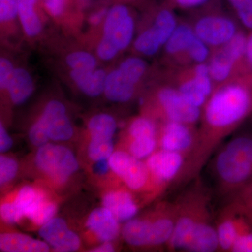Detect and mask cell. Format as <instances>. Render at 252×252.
<instances>
[{
  "label": "cell",
  "instance_id": "43",
  "mask_svg": "<svg viewBox=\"0 0 252 252\" xmlns=\"http://www.w3.org/2000/svg\"><path fill=\"white\" fill-rule=\"evenodd\" d=\"M46 11L54 17H59L67 9L69 0H43Z\"/></svg>",
  "mask_w": 252,
  "mask_h": 252
},
{
  "label": "cell",
  "instance_id": "6",
  "mask_svg": "<svg viewBox=\"0 0 252 252\" xmlns=\"http://www.w3.org/2000/svg\"><path fill=\"white\" fill-rule=\"evenodd\" d=\"M148 102L150 112L160 122H177L197 125L202 109L189 103L179 91L162 77Z\"/></svg>",
  "mask_w": 252,
  "mask_h": 252
},
{
  "label": "cell",
  "instance_id": "15",
  "mask_svg": "<svg viewBox=\"0 0 252 252\" xmlns=\"http://www.w3.org/2000/svg\"><path fill=\"white\" fill-rule=\"evenodd\" d=\"M39 120L47 131L50 140L66 141L72 137L73 127L62 102L52 100L46 104Z\"/></svg>",
  "mask_w": 252,
  "mask_h": 252
},
{
  "label": "cell",
  "instance_id": "39",
  "mask_svg": "<svg viewBox=\"0 0 252 252\" xmlns=\"http://www.w3.org/2000/svg\"><path fill=\"white\" fill-rule=\"evenodd\" d=\"M0 212L2 220L9 223H17L24 217L23 212L14 202L1 205Z\"/></svg>",
  "mask_w": 252,
  "mask_h": 252
},
{
  "label": "cell",
  "instance_id": "5",
  "mask_svg": "<svg viewBox=\"0 0 252 252\" xmlns=\"http://www.w3.org/2000/svg\"><path fill=\"white\" fill-rule=\"evenodd\" d=\"M162 77L175 86L189 103L201 109L215 88L207 63L164 69Z\"/></svg>",
  "mask_w": 252,
  "mask_h": 252
},
{
  "label": "cell",
  "instance_id": "2",
  "mask_svg": "<svg viewBox=\"0 0 252 252\" xmlns=\"http://www.w3.org/2000/svg\"><path fill=\"white\" fill-rule=\"evenodd\" d=\"M176 201L178 213L167 248L170 251H218V237L216 225L212 221L208 190L198 182Z\"/></svg>",
  "mask_w": 252,
  "mask_h": 252
},
{
  "label": "cell",
  "instance_id": "30",
  "mask_svg": "<svg viewBox=\"0 0 252 252\" xmlns=\"http://www.w3.org/2000/svg\"><path fill=\"white\" fill-rule=\"evenodd\" d=\"M247 32L252 31V0H225Z\"/></svg>",
  "mask_w": 252,
  "mask_h": 252
},
{
  "label": "cell",
  "instance_id": "9",
  "mask_svg": "<svg viewBox=\"0 0 252 252\" xmlns=\"http://www.w3.org/2000/svg\"><path fill=\"white\" fill-rule=\"evenodd\" d=\"M212 173L220 195L231 198L252 179V164L224 147L212 160Z\"/></svg>",
  "mask_w": 252,
  "mask_h": 252
},
{
  "label": "cell",
  "instance_id": "8",
  "mask_svg": "<svg viewBox=\"0 0 252 252\" xmlns=\"http://www.w3.org/2000/svg\"><path fill=\"white\" fill-rule=\"evenodd\" d=\"M148 69V64L142 58H126L117 69L107 74L104 90L106 97L114 102H129L135 95Z\"/></svg>",
  "mask_w": 252,
  "mask_h": 252
},
{
  "label": "cell",
  "instance_id": "27",
  "mask_svg": "<svg viewBox=\"0 0 252 252\" xmlns=\"http://www.w3.org/2000/svg\"><path fill=\"white\" fill-rule=\"evenodd\" d=\"M230 252H252V224L240 215L236 238Z\"/></svg>",
  "mask_w": 252,
  "mask_h": 252
},
{
  "label": "cell",
  "instance_id": "40",
  "mask_svg": "<svg viewBox=\"0 0 252 252\" xmlns=\"http://www.w3.org/2000/svg\"><path fill=\"white\" fill-rule=\"evenodd\" d=\"M119 53L121 51L112 41L102 36L97 48V54L99 59L109 61L115 58Z\"/></svg>",
  "mask_w": 252,
  "mask_h": 252
},
{
  "label": "cell",
  "instance_id": "48",
  "mask_svg": "<svg viewBox=\"0 0 252 252\" xmlns=\"http://www.w3.org/2000/svg\"><path fill=\"white\" fill-rule=\"evenodd\" d=\"M91 252H114V248L109 242H104V244L97 248L92 249Z\"/></svg>",
  "mask_w": 252,
  "mask_h": 252
},
{
  "label": "cell",
  "instance_id": "37",
  "mask_svg": "<svg viewBox=\"0 0 252 252\" xmlns=\"http://www.w3.org/2000/svg\"><path fill=\"white\" fill-rule=\"evenodd\" d=\"M18 163L11 158L1 156L0 157V183L1 185L13 180L18 172Z\"/></svg>",
  "mask_w": 252,
  "mask_h": 252
},
{
  "label": "cell",
  "instance_id": "25",
  "mask_svg": "<svg viewBox=\"0 0 252 252\" xmlns=\"http://www.w3.org/2000/svg\"><path fill=\"white\" fill-rule=\"evenodd\" d=\"M230 199L228 206L252 224V179Z\"/></svg>",
  "mask_w": 252,
  "mask_h": 252
},
{
  "label": "cell",
  "instance_id": "32",
  "mask_svg": "<svg viewBox=\"0 0 252 252\" xmlns=\"http://www.w3.org/2000/svg\"><path fill=\"white\" fill-rule=\"evenodd\" d=\"M112 139L91 137L89 147V157L94 161L109 159L113 154Z\"/></svg>",
  "mask_w": 252,
  "mask_h": 252
},
{
  "label": "cell",
  "instance_id": "13",
  "mask_svg": "<svg viewBox=\"0 0 252 252\" xmlns=\"http://www.w3.org/2000/svg\"><path fill=\"white\" fill-rule=\"evenodd\" d=\"M109 162L112 171L119 176L131 190H142L150 182H153L154 185L146 162L134 157L128 152L123 151L113 152L109 158Z\"/></svg>",
  "mask_w": 252,
  "mask_h": 252
},
{
  "label": "cell",
  "instance_id": "19",
  "mask_svg": "<svg viewBox=\"0 0 252 252\" xmlns=\"http://www.w3.org/2000/svg\"><path fill=\"white\" fill-rule=\"evenodd\" d=\"M239 215L228 205L223 211L216 223L219 250L230 252L236 238Z\"/></svg>",
  "mask_w": 252,
  "mask_h": 252
},
{
  "label": "cell",
  "instance_id": "38",
  "mask_svg": "<svg viewBox=\"0 0 252 252\" xmlns=\"http://www.w3.org/2000/svg\"><path fill=\"white\" fill-rule=\"evenodd\" d=\"M29 138L32 144L36 147H40L49 142L50 138L47 131L39 119L32 126L29 132Z\"/></svg>",
  "mask_w": 252,
  "mask_h": 252
},
{
  "label": "cell",
  "instance_id": "4",
  "mask_svg": "<svg viewBox=\"0 0 252 252\" xmlns=\"http://www.w3.org/2000/svg\"><path fill=\"white\" fill-rule=\"evenodd\" d=\"M161 53L164 69H174L207 63L212 49L199 39L188 20L182 15Z\"/></svg>",
  "mask_w": 252,
  "mask_h": 252
},
{
  "label": "cell",
  "instance_id": "34",
  "mask_svg": "<svg viewBox=\"0 0 252 252\" xmlns=\"http://www.w3.org/2000/svg\"><path fill=\"white\" fill-rule=\"evenodd\" d=\"M66 63L72 70H94L97 67L95 58L85 51L71 53L66 57Z\"/></svg>",
  "mask_w": 252,
  "mask_h": 252
},
{
  "label": "cell",
  "instance_id": "11",
  "mask_svg": "<svg viewBox=\"0 0 252 252\" xmlns=\"http://www.w3.org/2000/svg\"><path fill=\"white\" fill-rule=\"evenodd\" d=\"M135 16L129 5H113L104 20L103 36L112 41L119 51H125L133 43Z\"/></svg>",
  "mask_w": 252,
  "mask_h": 252
},
{
  "label": "cell",
  "instance_id": "16",
  "mask_svg": "<svg viewBox=\"0 0 252 252\" xmlns=\"http://www.w3.org/2000/svg\"><path fill=\"white\" fill-rule=\"evenodd\" d=\"M39 235L56 251H77L80 247V239L69 230L65 220L61 218H53L41 225Z\"/></svg>",
  "mask_w": 252,
  "mask_h": 252
},
{
  "label": "cell",
  "instance_id": "26",
  "mask_svg": "<svg viewBox=\"0 0 252 252\" xmlns=\"http://www.w3.org/2000/svg\"><path fill=\"white\" fill-rule=\"evenodd\" d=\"M117 127L115 119L107 114H97L89 123L91 137L112 139Z\"/></svg>",
  "mask_w": 252,
  "mask_h": 252
},
{
  "label": "cell",
  "instance_id": "35",
  "mask_svg": "<svg viewBox=\"0 0 252 252\" xmlns=\"http://www.w3.org/2000/svg\"><path fill=\"white\" fill-rule=\"evenodd\" d=\"M56 210V205L54 203L47 201L44 198L33 209L28 218L36 225H43L54 218Z\"/></svg>",
  "mask_w": 252,
  "mask_h": 252
},
{
  "label": "cell",
  "instance_id": "14",
  "mask_svg": "<svg viewBox=\"0 0 252 252\" xmlns=\"http://www.w3.org/2000/svg\"><path fill=\"white\" fill-rule=\"evenodd\" d=\"M187 156L179 152L158 149L148 157L146 163L156 187L165 189L176 183L185 166Z\"/></svg>",
  "mask_w": 252,
  "mask_h": 252
},
{
  "label": "cell",
  "instance_id": "3",
  "mask_svg": "<svg viewBox=\"0 0 252 252\" xmlns=\"http://www.w3.org/2000/svg\"><path fill=\"white\" fill-rule=\"evenodd\" d=\"M183 16L199 39L212 50L224 45L243 30L225 0H211Z\"/></svg>",
  "mask_w": 252,
  "mask_h": 252
},
{
  "label": "cell",
  "instance_id": "41",
  "mask_svg": "<svg viewBox=\"0 0 252 252\" xmlns=\"http://www.w3.org/2000/svg\"><path fill=\"white\" fill-rule=\"evenodd\" d=\"M18 16L16 0H0V20L1 23L13 21Z\"/></svg>",
  "mask_w": 252,
  "mask_h": 252
},
{
  "label": "cell",
  "instance_id": "49",
  "mask_svg": "<svg viewBox=\"0 0 252 252\" xmlns=\"http://www.w3.org/2000/svg\"><path fill=\"white\" fill-rule=\"evenodd\" d=\"M120 4H133V3L143 2L144 0H117Z\"/></svg>",
  "mask_w": 252,
  "mask_h": 252
},
{
  "label": "cell",
  "instance_id": "33",
  "mask_svg": "<svg viewBox=\"0 0 252 252\" xmlns=\"http://www.w3.org/2000/svg\"><path fill=\"white\" fill-rule=\"evenodd\" d=\"M158 147L157 137H140L131 139L129 154L138 159L149 157Z\"/></svg>",
  "mask_w": 252,
  "mask_h": 252
},
{
  "label": "cell",
  "instance_id": "7",
  "mask_svg": "<svg viewBox=\"0 0 252 252\" xmlns=\"http://www.w3.org/2000/svg\"><path fill=\"white\" fill-rule=\"evenodd\" d=\"M246 40L247 32L243 30L224 45L212 50L207 65L215 86L252 72L247 67L245 59Z\"/></svg>",
  "mask_w": 252,
  "mask_h": 252
},
{
  "label": "cell",
  "instance_id": "12",
  "mask_svg": "<svg viewBox=\"0 0 252 252\" xmlns=\"http://www.w3.org/2000/svg\"><path fill=\"white\" fill-rule=\"evenodd\" d=\"M198 139L197 125L166 122H160V126H158L157 143L159 149L179 152L188 157L195 148Z\"/></svg>",
  "mask_w": 252,
  "mask_h": 252
},
{
  "label": "cell",
  "instance_id": "50",
  "mask_svg": "<svg viewBox=\"0 0 252 252\" xmlns=\"http://www.w3.org/2000/svg\"><path fill=\"white\" fill-rule=\"evenodd\" d=\"M79 2H85V1H88V0H78Z\"/></svg>",
  "mask_w": 252,
  "mask_h": 252
},
{
  "label": "cell",
  "instance_id": "44",
  "mask_svg": "<svg viewBox=\"0 0 252 252\" xmlns=\"http://www.w3.org/2000/svg\"><path fill=\"white\" fill-rule=\"evenodd\" d=\"M13 140L8 134L4 126L0 125V152L1 153L8 152L12 147Z\"/></svg>",
  "mask_w": 252,
  "mask_h": 252
},
{
  "label": "cell",
  "instance_id": "42",
  "mask_svg": "<svg viewBox=\"0 0 252 252\" xmlns=\"http://www.w3.org/2000/svg\"><path fill=\"white\" fill-rule=\"evenodd\" d=\"M14 70V66L9 59L1 58L0 59V87L1 89H7Z\"/></svg>",
  "mask_w": 252,
  "mask_h": 252
},
{
  "label": "cell",
  "instance_id": "47",
  "mask_svg": "<svg viewBox=\"0 0 252 252\" xmlns=\"http://www.w3.org/2000/svg\"><path fill=\"white\" fill-rule=\"evenodd\" d=\"M107 11H108L107 9H101L94 13V14L91 15L90 18H89V21H90L91 24H99L105 18L106 16H107Z\"/></svg>",
  "mask_w": 252,
  "mask_h": 252
},
{
  "label": "cell",
  "instance_id": "17",
  "mask_svg": "<svg viewBox=\"0 0 252 252\" xmlns=\"http://www.w3.org/2000/svg\"><path fill=\"white\" fill-rule=\"evenodd\" d=\"M87 227L103 242H110L119 233V220L106 207H99L91 212Z\"/></svg>",
  "mask_w": 252,
  "mask_h": 252
},
{
  "label": "cell",
  "instance_id": "10",
  "mask_svg": "<svg viewBox=\"0 0 252 252\" xmlns=\"http://www.w3.org/2000/svg\"><path fill=\"white\" fill-rule=\"evenodd\" d=\"M38 168L59 182H64L77 172L79 164L74 154L57 144H46L39 147L36 154Z\"/></svg>",
  "mask_w": 252,
  "mask_h": 252
},
{
  "label": "cell",
  "instance_id": "24",
  "mask_svg": "<svg viewBox=\"0 0 252 252\" xmlns=\"http://www.w3.org/2000/svg\"><path fill=\"white\" fill-rule=\"evenodd\" d=\"M6 90L14 104H23L31 97L34 90L32 78L26 69L16 68Z\"/></svg>",
  "mask_w": 252,
  "mask_h": 252
},
{
  "label": "cell",
  "instance_id": "36",
  "mask_svg": "<svg viewBox=\"0 0 252 252\" xmlns=\"http://www.w3.org/2000/svg\"><path fill=\"white\" fill-rule=\"evenodd\" d=\"M160 1L177 12L180 11L182 14H186L202 7L211 0H160Z\"/></svg>",
  "mask_w": 252,
  "mask_h": 252
},
{
  "label": "cell",
  "instance_id": "18",
  "mask_svg": "<svg viewBox=\"0 0 252 252\" xmlns=\"http://www.w3.org/2000/svg\"><path fill=\"white\" fill-rule=\"evenodd\" d=\"M103 205L119 221H127L133 218L138 211L133 196L126 190H117L106 194Z\"/></svg>",
  "mask_w": 252,
  "mask_h": 252
},
{
  "label": "cell",
  "instance_id": "23",
  "mask_svg": "<svg viewBox=\"0 0 252 252\" xmlns=\"http://www.w3.org/2000/svg\"><path fill=\"white\" fill-rule=\"evenodd\" d=\"M18 17L23 31L28 36L38 35L42 30L39 8L43 0H16Z\"/></svg>",
  "mask_w": 252,
  "mask_h": 252
},
{
  "label": "cell",
  "instance_id": "21",
  "mask_svg": "<svg viewBox=\"0 0 252 252\" xmlns=\"http://www.w3.org/2000/svg\"><path fill=\"white\" fill-rule=\"evenodd\" d=\"M0 249L6 252H45L49 251L46 242L20 234L3 233L0 236Z\"/></svg>",
  "mask_w": 252,
  "mask_h": 252
},
{
  "label": "cell",
  "instance_id": "1",
  "mask_svg": "<svg viewBox=\"0 0 252 252\" xmlns=\"http://www.w3.org/2000/svg\"><path fill=\"white\" fill-rule=\"evenodd\" d=\"M252 115V72L215 86L202 109L198 142L176 184L198 177L220 144Z\"/></svg>",
  "mask_w": 252,
  "mask_h": 252
},
{
  "label": "cell",
  "instance_id": "28",
  "mask_svg": "<svg viewBox=\"0 0 252 252\" xmlns=\"http://www.w3.org/2000/svg\"><path fill=\"white\" fill-rule=\"evenodd\" d=\"M130 139L140 137H157L158 126L154 119L147 116L136 117L131 122L127 128Z\"/></svg>",
  "mask_w": 252,
  "mask_h": 252
},
{
  "label": "cell",
  "instance_id": "22",
  "mask_svg": "<svg viewBox=\"0 0 252 252\" xmlns=\"http://www.w3.org/2000/svg\"><path fill=\"white\" fill-rule=\"evenodd\" d=\"M107 74L102 69L72 70L70 77L81 92L90 97H97L104 92Z\"/></svg>",
  "mask_w": 252,
  "mask_h": 252
},
{
  "label": "cell",
  "instance_id": "20",
  "mask_svg": "<svg viewBox=\"0 0 252 252\" xmlns=\"http://www.w3.org/2000/svg\"><path fill=\"white\" fill-rule=\"evenodd\" d=\"M152 220L153 217L127 220L122 230L123 237L126 243L134 247H150Z\"/></svg>",
  "mask_w": 252,
  "mask_h": 252
},
{
  "label": "cell",
  "instance_id": "45",
  "mask_svg": "<svg viewBox=\"0 0 252 252\" xmlns=\"http://www.w3.org/2000/svg\"><path fill=\"white\" fill-rule=\"evenodd\" d=\"M245 59L249 71L252 72V31L247 32Z\"/></svg>",
  "mask_w": 252,
  "mask_h": 252
},
{
  "label": "cell",
  "instance_id": "46",
  "mask_svg": "<svg viewBox=\"0 0 252 252\" xmlns=\"http://www.w3.org/2000/svg\"><path fill=\"white\" fill-rule=\"evenodd\" d=\"M109 167L110 166H109V159H104V160L96 161L95 165L94 167V171L97 175H102L107 173Z\"/></svg>",
  "mask_w": 252,
  "mask_h": 252
},
{
  "label": "cell",
  "instance_id": "29",
  "mask_svg": "<svg viewBox=\"0 0 252 252\" xmlns=\"http://www.w3.org/2000/svg\"><path fill=\"white\" fill-rule=\"evenodd\" d=\"M44 194L31 186H26L18 192L14 203L27 217L37 204L44 200Z\"/></svg>",
  "mask_w": 252,
  "mask_h": 252
},
{
  "label": "cell",
  "instance_id": "31",
  "mask_svg": "<svg viewBox=\"0 0 252 252\" xmlns=\"http://www.w3.org/2000/svg\"><path fill=\"white\" fill-rule=\"evenodd\" d=\"M223 147L252 164V134H242L233 137Z\"/></svg>",
  "mask_w": 252,
  "mask_h": 252
}]
</instances>
